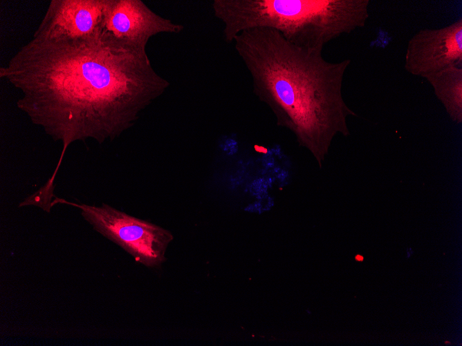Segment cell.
<instances>
[{
  "instance_id": "obj_1",
  "label": "cell",
  "mask_w": 462,
  "mask_h": 346,
  "mask_svg": "<svg viewBox=\"0 0 462 346\" xmlns=\"http://www.w3.org/2000/svg\"><path fill=\"white\" fill-rule=\"evenodd\" d=\"M0 77L21 93L17 108L62 144L57 165L43 185L48 192L54 191L71 144L115 140L170 86L146 52L102 35L73 41L33 38L0 68Z\"/></svg>"
},
{
  "instance_id": "obj_2",
  "label": "cell",
  "mask_w": 462,
  "mask_h": 346,
  "mask_svg": "<svg viewBox=\"0 0 462 346\" xmlns=\"http://www.w3.org/2000/svg\"><path fill=\"white\" fill-rule=\"evenodd\" d=\"M233 42L250 73L254 94L271 109L277 125L292 132L321 167L333 138L350 135L348 117L357 116L342 95L351 60L326 61L322 50L295 46L267 28L244 30Z\"/></svg>"
},
{
  "instance_id": "obj_3",
  "label": "cell",
  "mask_w": 462,
  "mask_h": 346,
  "mask_svg": "<svg viewBox=\"0 0 462 346\" xmlns=\"http://www.w3.org/2000/svg\"><path fill=\"white\" fill-rule=\"evenodd\" d=\"M369 0H214V15L232 43L241 32L267 28L299 48L322 50L331 41L363 28Z\"/></svg>"
},
{
  "instance_id": "obj_4",
  "label": "cell",
  "mask_w": 462,
  "mask_h": 346,
  "mask_svg": "<svg viewBox=\"0 0 462 346\" xmlns=\"http://www.w3.org/2000/svg\"><path fill=\"white\" fill-rule=\"evenodd\" d=\"M59 204L77 208L94 231L120 247L136 262L154 268L166 260L167 249L174 240L170 231L106 203L90 205L55 196L51 207Z\"/></svg>"
},
{
  "instance_id": "obj_5",
  "label": "cell",
  "mask_w": 462,
  "mask_h": 346,
  "mask_svg": "<svg viewBox=\"0 0 462 346\" xmlns=\"http://www.w3.org/2000/svg\"><path fill=\"white\" fill-rule=\"evenodd\" d=\"M183 30L182 24L156 14L140 0H107L100 35L131 49L146 52L151 37Z\"/></svg>"
},
{
  "instance_id": "obj_6",
  "label": "cell",
  "mask_w": 462,
  "mask_h": 346,
  "mask_svg": "<svg viewBox=\"0 0 462 346\" xmlns=\"http://www.w3.org/2000/svg\"><path fill=\"white\" fill-rule=\"evenodd\" d=\"M462 66V19L439 28H425L409 39L404 68L425 78L450 66Z\"/></svg>"
},
{
  "instance_id": "obj_7",
  "label": "cell",
  "mask_w": 462,
  "mask_h": 346,
  "mask_svg": "<svg viewBox=\"0 0 462 346\" xmlns=\"http://www.w3.org/2000/svg\"><path fill=\"white\" fill-rule=\"evenodd\" d=\"M107 0H51L33 34L49 41L88 39L100 35Z\"/></svg>"
},
{
  "instance_id": "obj_8",
  "label": "cell",
  "mask_w": 462,
  "mask_h": 346,
  "mask_svg": "<svg viewBox=\"0 0 462 346\" xmlns=\"http://www.w3.org/2000/svg\"><path fill=\"white\" fill-rule=\"evenodd\" d=\"M450 118L462 122V66H452L425 77Z\"/></svg>"
},
{
  "instance_id": "obj_9",
  "label": "cell",
  "mask_w": 462,
  "mask_h": 346,
  "mask_svg": "<svg viewBox=\"0 0 462 346\" xmlns=\"http://www.w3.org/2000/svg\"><path fill=\"white\" fill-rule=\"evenodd\" d=\"M355 258L359 261H362L363 260V258L361 256H357Z\"/></svg>"
},
{
  "instance_id": "obj_10",
  "label": "cell",
  "mask_w": 462,
  "mask_h": 346,
  "mask_svg": "<svg viewBox=\"0 0 462 346\" xmlns=\"http://www.w3.org/2000/svg\"><path fill=\"white\" fill-rule=\"evenodd\" d=\"M28 197L26 198V202H27V204H28V205L30 206L31 204H30L29 202H28V201H27V200H28ZM32 206H33V205H32ZM50 211H48V212H47V213H50Z\"/></svg>"
}]
</instances>
